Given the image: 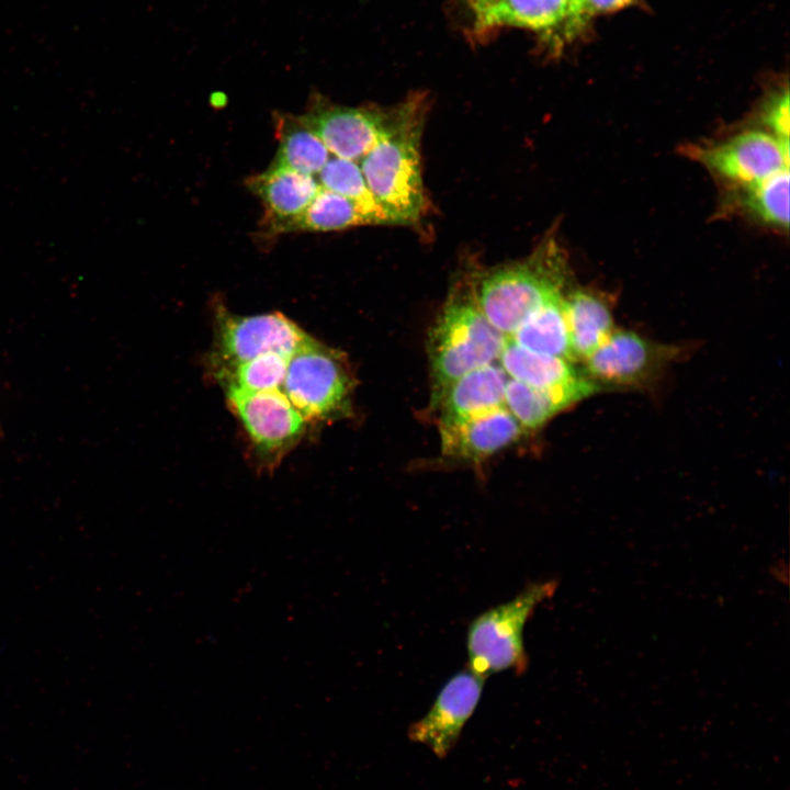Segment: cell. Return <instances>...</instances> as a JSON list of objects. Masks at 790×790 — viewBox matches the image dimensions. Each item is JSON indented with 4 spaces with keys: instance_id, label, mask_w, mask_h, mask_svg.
<instances>
[{
    "instance_id": "obj_1",
    "label": "cell",
    "mask_w": 790,
    "mask_h": 790,
    "mask_svg": "<svg viewBox=\"0 0 790 790\" xmlns=\"http://www.w3.org/2000/svg\"><path fill=\"white\" fill-rule=\"evenodd\" d=\"M426 112L421 95L395 105L387 128L361 159L366 184L391 224H414L425 211L420 143Z\"/></svg>"
},
{
    "instance_id": "obj_2",
    "label": "cell",
    "mask_w": 790,
    "mask_h": 790,
    "mask_svg": "<svg viewBox=\"0 0 790 790\" xmlns=\"http://www.w3.org/2000/svg\"><path fill=\"white\" fill-rule=\"evenodd\" d=\"M505 340L481 311L473 281L455 283L428 339L431 407L456 380L498 362Z\"/></svg>"
},
{
    "instance_id": "obj_3",
    "label": "cell",
    "mask_w": 790,
    "mask_h": 790,
    "mask_svg": "<svg viewBox=\"0 0 790 790\" xmlns=\"http://www.w3.org/2000/svg\"><path fill=\"white\" fill-rule=\"evenodd\" d=\"M567 280L565 256L550 238L527 258L483 272L473 286L487 320L503 336L510 337L531 314L564 295Z\"/></svg>"
},
{
    "instance_id": "obj_4",
    "label": "cell",
    "mask_w": 790,
    "mask_h": 790,
    "mask_svg": "<svg viewBox=\"0 0 790 790\" xmlns=\"http://www.w3.org/2000/svg\"><path fill=\"white\" fill-rule=\"evenodd\" d=\"M556 588L557 582L552 579L531 583L512 599L477 616L467 629V668L484 679L505 670L524 673L528 667L523 644L526 623Z\"/></svg>"
},
{
    "instance_id": "obj_5",
    "label": "cell",
    "mask_w": 790,
    "mask_h": 790,
    "mask_svg": "<svg viewBox=\"0 0 790 790\" xmlns=\"http://www.w3.org/2000/svg\"><path fill=\"white\" fill-rule=\"evenodd\" d=\"M353 377L342 354L311 338L287 360L282 392L305 420L350 413Z\"/></svg>"
},
{
    "instance_id": "obj_6",
    "label": "cell",
    "mask_w": 790,
    "mask_h": 790,
    "mask_svg": "<svg viewBox=\"0 0 790 790\" xmlns=\"http://www.w3.org/2000/svg\"><path fill=\"white\" fill-rule=\"evenodd\" d=\"M677 346L650 340L632 330L614 329L583 361L582 372L606 388H640L653 383L680 354Z\"/></svg>"
},
{
    "instance_id": "obj_7",
    "label": "cell",
    "mask_w": 790,
    "mask_h": 790,
    "mask_svg": "<svg viewBox=\"0 0 790 790\" xmlns=\"http://www.w3.org/2000/svg\"><path fill=\"white\" fill-rule=\"evenodd\" d=\"M686 154L732 188L760 182L789 168V140L763 129H747L713 145H692Z\"/></svg>"
},
{
    "instance_id": "obj_8",
    "label": "cell",
    "mask_w": 790,
    "mask_h": 790,
    "mask_svg": "<svg viewBox=\"0 0 790 790\" xmlns=\"http://www.w3.org/2000/svg\"><path fill=\"white\" fill-rule=\"evenodd\" d=\"M393 108L346 106L321 94L311 95L306 112L298 116L335 157L360 161L387 128Z\"/></svg>"
},
{
    "instance_id": "obj_9",
    "label": "cell",
    "mask_w": 790,
    "mask_h": 790,
    "mask_svg": "<svg viewBox=\"0 0 790 790\" xmlns=\"http://www.w3.org/2000/svg\"><path fill=\"white\" fill-rule=\"evenodd\" d=\"M217 318L216 374L268 352L290 358L312 338L281 313Z\"/></svg>"
},
{
    "instance_id": "obj_10",
    "label": "cell",
    "mask_w": 790,
    "mask_h": 790,
    "mask_svg": "<svg viewBox=\"0 0 790 790\" xmlns=\"http://www.w3.org/2000/svg\"><path fill=\"white\" fill-rule=\"evenodd\" d=\"M232 410L263 455L278 456L302 437L305 419L281 390L246 392L226 387Z\"/></svg>"
},
{
    "instance_id": "obj_11",
    "label": "cell",
    "mask_w": 790,
    "mask_h": 790,
    "mask_svg": "<svg viewBox=\"0 0 790 790\" xmlns=\"http://www.w3.org/2000/svg\"><path fill=\"white\" fill-rule=\"evenodd\" d=\"M485 679L469 668L451 677L429 711L411 724L408 736L438 757L447 756L476 709Z\"/></svg>"
},
{
    "instance_id": "obj_12",
    "label": "cell",
    "mask_w": 790,
    "mask_h": 790,
    "mask_svg": "<svg viewBox=\"0 0 790 790\" xmlns=\"http://www.w3.org/2000/svg\"><path fill=\"white\" fill-rule=\"evenodd\" d=\"M473 10L481 32L516 26L571 37L588 23L582 0H487Z\"/></svg>"
},
{
    "instance_id": "obj_13",
    "label": "cell",
    "mask_w": 790,
    "mask_h": 790,
    "mask_svg": "<svg viewBox=\"0 0 790 790\" xmlns=\"http://www.w3.org/2000/svg\"><path fill=\"white\" fill-rule=\"evenodd\" d=\"M524 431L505 406L458 424L439 426L442 454L466 461H479L508 448Z\"/></svg>"
},
{
    "instance_id": "obj_14",
    "label": "cell",
    "mask_w": 790,
    "mask_h": 790,
    "mask_svg": "<svg viewBox=\"0 0 790 790\" xmlns=\"http://www.w3.org/2000/svg\"><path fill=\"white\" fill-rule=\"evenodd\" d=\"M506 374L529 386L545 391H589L594 394L602 390L588 380L582 369L578 370L565 359L537 353L519 347L506 337L498 359Z\"/></svg>"
},
{
    "instance_id": "obj_15",
    "label": "cell",
    "mask_w": 790,
    "mask_h": 790,
    "mask_svg": "<svg viewBox=\"0 0 790 790\" xmlns=\"http://www.w3.org/2000/svg\"><path fill=\"white\" fill-rule=\"evenodd\" d=\"M508 379L496 362L456 380L435 407L439 411V426L458 424L505 406Z\"/></svg>"
},
{
    "instance_id": "obj_16",
    "label": "cell",
    "mask_w": 790,
    "mask_h": 790,
    "mask_svg": "<svg viewBox=\"0 0 790 790\" xmlns=\"http://www.w3.org/2000/svg\"><path fill=\"white\" fill-rule=\"evenodd\" d=\"M247 187L261 200L270 233L298 216L320 188L313 176L272 167L249 178Z\"/></svg>"
},
{
    "instance_id": "obj_17",
    "label": "cell",
    "mask_w": 790,
    "mask_h": 790,
    "mask_svg": "<svg viewBox=\"0 0 790 790\" xmlns=\"http://www.w3.org/2000/svg\"><path fill=\"white\" fill-rule=\"evenodd\" d=\"M563 304L574 357L583 362L614 330L611 306L597 292L583 287L565 294Z\"/></svg>"
},
{
    "instance_id": "obj_18",
    "label": "cell",
    "mask_w": 790,
    "mask_h": 790,
    "mask_svg": "<svg viewBox=\"0 0 790 790\" xmlns=\"http://www.w3.org/2000/svg\"><path fill=\"white\" fill-rule=\"evenodd\" d=\"M563 297L557 296L535 311L508 338L529 351L577 362L572 350Z\"/></svg>"
},
{
    "instance_id": "obj_19",
    "label": "cell",
    "mask_w": 790,
    "mask_h": 790,
    "mask_svg": "<svg viewBox=\"0 0 790 790\" xmlns=\"http://www.w3.org/2000/svg\"><path fill=\"white\" fill-rule=\"evenodd\" d=\"M594 395L589 391H545L508 379L505 407L524 430H537L558 413Z\"/></svg>"
},
{
    "instance_id": "obj_20",
    "label": "cell",
    "mask_w": 790,
    "mask_h": 790,
    "mask_svg": "<svg viewBox=\"0 0 790 790\" xmlns=\"http://www.w3.org/2000/svg\"><path fill=\"white\" fill-rule=\"evenodd\" d=\"M789 168L760 182L732 188L733 208L775 228L789 227Z\"/></svg>"
},
{
    "instance_id": "obj_21",
    "label": "cell",
    "mask_w": 790,
    "mask_h": 790,
    "mask_svg": "<svg viewBox=\"0 0 790 790\" xmlns=\"http://www.w3.org/2000/svg\"><path fill=\"white\" fill-rule=\"evenodd\" d=\"M279 148L272 168H283L303 174H318L330 159L324 143L298 119L280 116L278 122Z\"/></svg>"
},
{
    "instance_id": "obj_22",
    "label": "cell",
    "mask_w": 790,
    "mask_h": 790,
    "mask_svg": "<svg viewBox=\"0 0 790 790\" xmlns=\"http://www.w3.org/2000/svg\"><path fill=\"white\" fill-rule=\"evenodd\" d=\"M369 224L349 199L319 188L307 207L295 218L282 224L274 234L291 232H332Z\"/></svg>"
},
{
    "instance_id": "obj_23",
    "label": "cell",
    "mask_w": 790,
    "mask_h": 790,
    "mask_svg": "<svg viewBox=\"0 0 790 790\" xmlns=\"http://www.w3.org/2000/svg\"><path fill=\"white\" fill-rule=\"evenodd\" d=\"M321 188L352 201L369 224H391L387 215L371 193L357 162L334 157L318 173Z\"/></svg>"
},
{
    "instance_id": "obj_24",
    "label": "cell",
    "mask_w": 790,
    "mask_h": 790,
    "mask_svg": "<svg viewBox=\"0 0 790 790\" xmlns=\"http://www.w3.org/2000/svg\"><path fill=\"white\" fill-rule=\"evenodd\" d=\"M289 358L268 352L241 362L216 375L226 387L246 392H264L282 387Z\"/></svg>"
},
{
    "instance_id": "obj_25",
    "label": "cell",
    "mask_w": 790,
    "mask_h": 790,
    "mask_svg": "<svg viewBox=\"0 0 790 790\" xmlns=\"http://www.w3.org/2000/svg\"><path fill=\"white\" fill-rule=\"evenodd\" d=\"M789 90L786 86L774 92L761 110V124L781 140H789Z\"/></svg>"
},
{
    "instance_id": "obj_26",
    "label": "cell",
    "mask_w": 790,
    "mask_h": 790,
    "mask_svg": "<svg viewBox=\"0 0 790 790\" xmlns=\"http://www.w3.org/2000/svg\"><path fill=\"white\" fill-rule=\"evenodd\" d=\"M633 1L634 0H582L587 21L595 15L622 9Z\"/></svg>"
},
{
    "instance_id": "obj_27",
    "label": "cell",
    "mask_w": 790,
    "mask_h": 790,
    "mask_svg": "<svg viewBox=\"0 0 790 790\" xmlns=\"http://www.w3.org/2000/svg\"><path fill=\"white\" fill-rule=\"evenodd\" d=\"M467 1L470 2L471 7L474 9L478 5H481L482 3L486 2L487 0H467Z\"/></svg>"
}]
</instances>
